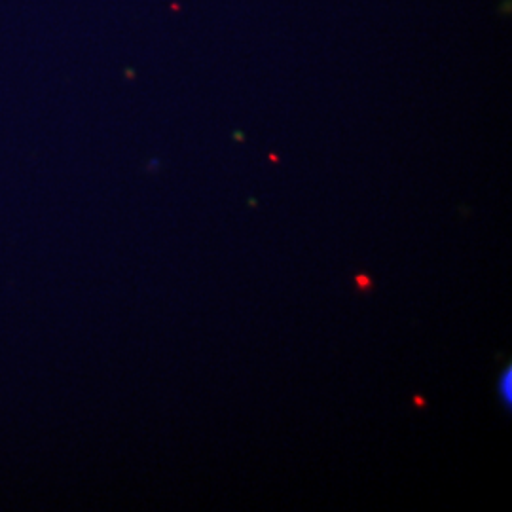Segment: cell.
<instances>
[{"instance_id": "obj_1", "label": "cell", "mask_w": 512, "mask_h": 512, "mask_svg": "<svg viewBox=\"0 0 512 512\" xmlns=\"http://www.w3.org/2000/svg\"><path fill=\"white\" fill-rule=\"evenodd\" d=\"M501 393H503V397H507V401H511V370L507 372V376L501 382Z\"/></svg>"}, {"instance_id": "obj_2", "label": "cell", "mask_w": 512, "mask_h": 512, "mask_svg": "<svg viewBox=\"0 0 512 512\" xmlns=\"http://www.w3.org/2000/svg\"><path fill=\"white\" fill-rule=\"evenodd\" d=\"M357 283H359L363 289H366V287L370 289V279H368L366 275H359V277H357Z\"/></svg>"}]
</instances>
